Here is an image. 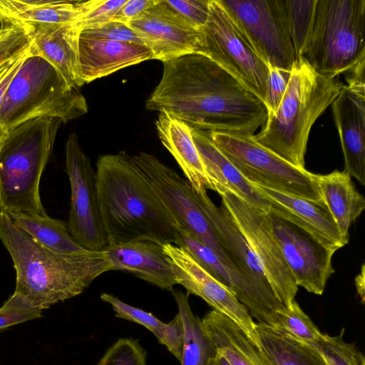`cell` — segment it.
Returning a JSON list of instances; mask_svg holds the SVG:
<instances>
[{
  "label": "cell",
  "mask_w": 365,
  "mask_h": 365,
  "mask_svg": "<svg viewBox=\"0 0 365 365\" xmlns=\"http://www.w3.org/2000/svg\"><path fill=\"white\" fill-rule=\"evenodd\" d=\"M88 110L80 90L71 86L47 61L29 51L4 97L0 120L9 130L38 118H55L66 123Z\"/></svg>",
  "instance_id": "obj_6"
},
{
  "label": "cell",
  "mask_w": 365,
  "mask_h": 365,
  "mask_svg": "<svg viewBox=\"0 0 365 365\" xmlns=\"http://www.w3.org/2000/svg\"><path fill=\"white\" fill-rule=\"evenodd\" d=\"M0 240L16 271L14 292L41 311L79 295L98 277L112 271L104 252L73 255L53 252L1 212Z\"/></svg>",
  "instance_id": "obj_3"
},
{
  "label": "cell",
  "mask_w": 365,
  "mask_h": 365,
  "mask_svg": "<svg viewBox=\"0 0 365 365\" xmlns=\"http://www.w3.org/2000/svg\"><path fill=\"white\" fill-rule=\"evenodd\" d=\"M155 125L160 141L174 157L192 188L211 190L190 126L165 111L160 112Z\"/></svg>",
  "instance_id": "obj_24"
},
{
  "label": "cell",
  "mask_w": 365,
  "mask_h": 365,
  "mask_svg": "<svg viewBox=\"0 0 365 365\" xmlns=\"http://www.w3.org/2000/svg\"><path fill=\"white\" fill-rule=\"evenodd\" d=\"M96 189L108 245L150 241L175 245L178 223L125 152L100 156Z\"/></svg>",
  "instance_id": "obj_2"
},
{
  "label": "cell",
  "mask_w": 365,
  "mask_h": 365,
  "mask_svg": "<svg viewBox=\"0 0 365 365\" xmlns=\"http://www.w3.org/2000/svg\"><path fill=\"white\" fill-rule=\"evenodd\" d=\"M322 197L341 235L349 240V230L365 208V200L344 170L316 174Z\"/></svg>",
  "instance_id": "obj_26"
},
{
  "label": "cell",
  "mask_w": 365,
  "mask_h": 365,
  "mask_svg": "<svg viewBox=\"0 0 365 365\" xmlns=\"http://www.w3.org/2000/svg\"><path fill=\"white\" fill-rule=\"evenodd\" d=\"M96 365H147V353L137 339L120 338Z\"/></svg>",
  "instance_id": "obj_35"
},
{
  "label": "cell",
  "mask_w": 365,
  "mask_h": 365,
  "mask_svg": "<svg viewBox=\"0 0 365 365\" xmlns=\"http://www.w3.org/2000/svg\"><path fill=\"white\" fill-rule=\"evenodd\" d=\"M41 310L14 292L0 307V332L9 327L41 317Z\"/></svg>",
  "instance_id": "obj_37"
},
{
  "label": "cell",
  "mask_w": 365,
  "mask_h": 365,
  "mask_svg": "<svg viewBox=\"0 0 365 365\" xmlns=\"http://www.w3.org/2000/svg\"><path fill=\"white\" fill-rule=\"evenodd\" d=\"M29 46L23 51L21 53L18 54L12 61L10 67L6 72L4 76L0 80V106L3 101L4 97L9 87L11 82L12 81L16 73L19 71L20 66L24 61L25 58L28 56L29 51Z\"/></svg>",
  "instance_id": "obj_45"
},
{
  "label": "cell",
  "mask_w": 365,
  "mask_h": 365,
  "mask_svg": "<svg viewBox=\"0 0 365 365\" xmlns=\"http://www.w3.org/2000/svg\"><path fill=\"white\" fill-rule=\"evenodd\" d=\"M131 161L178 226L190 231L219 257L231 274L232 292L237 299L241 302L252 299L255 289L235 267L189 182L152 154L140 152L131 156Z\"/></svg>",
  "instance_id": "obj_8"
},
{
  "label": "cell",
  "mask_w": 365,
  "mask_h": 365,
  "mask_svg": "<svg viewBox=\"0 0 365 365\" xmlns=\"http://www.w3.org/2000/svg\"><path fill=\"white\" fill-rule=\"evenodd\" d=\"M127 0L81 1L80 14L75 24L81 29L93 27L111 21L113 14Z\"/></svg>",
  "instance_id": "obj_36"
},
{
  "label": "cell",
  "mask_w": 365,
  "mask_h": 365,
  "mask_svg": "<svg viewBox=\"0 0 365 365\" xmlns=\"http://www.w3.org/2000/svg\"><path fill=\"white\" fill-rule=\"evenodd\" d=\"M177 230L175 245L185 250L208 273L232 292L234 284L231 274L219 257L187 230L178 226Z\"/></svg>",
  "instance_id": "obj_31"
},
{
  "label": "cell",
  "mask_w": 365,
  "mask_h": 365,
  "mask_svg": "<svg viewBox=\"0 0 365 365\" xmlns=\"http://www.w3.org/2000/svg\"><path fill=\"white\" fill-rule=\"evenodd\" d=\"M194 143L208 176L211 190L224 188L267 213L271 208L267 200L227 159L207 132L192 128Z\"/></svg>",
  "instance_id": "obj_22"
},
{
  "label": "cell",
  "mask_w": 365,
  "mask_h": 365,
  "mask_svg": "<svg viewBox=\"0 0 365 365\" xmlns=\"http://www.w3.org/2000/svg\"><path fill=\"white\" fill-rule=\"evenodd\" d=\"M78 54L81 78L84 84L126 67L154 59L152 51L143 44L80 35Z\"/></svg>",
  "instance_id": "obj_21"
},
{
  "label": "cell",
  "mask_w": 365,
  "mask_h": 365,
  "mask_svg": "<svg viewBox=\"0 0 365 365\" xmlns=\"http://www.w3.org/2000/svg\"><path fill=\"white\" fill-rule=\"evenodd\" d=\"M61 123L38 118L9 130L0 150V212L47 215L40 182Z\"/></svg>",
  "instance_id": "obj_5"
},
{
  "label": "cell",
  "mask_w": 365,
  "mask_h": 365,
  "mask_svg": "<svg viewBox=\"0 0 365 365\" xmlns=\"http://www.w3.org/2000/svg\"><path fill=\"white\" fill-rule=\"evenodd\" d=\"M178 14L197 29L202 28L209 16L210 0H165Z\"/></svg>",
  "instance_id": "obj_42"
},
{
  "label": "cell",
  "mask_w": 365,
  "mask_h": 365,
  "mask_svg": "<svg viewBox=\"0 0 365 365\" xmlns=\"http://www.w3.org/2000/svg\"><path fill=\"white\" fill-rule=\"evenodd\" d=\"M30 45V41L20 24L1 23L0 66L9 61Z\"/></svg>",
  "instance_id": "obj_39"
},
{
  "label": "cell",
  "mask_w": 365,
  "mask_h": 365,
  "mask_svg": "<svg viewBox=\"0 0 365 365\" xmlns=\"http://www.w3.org/2000/svg\"><path fill=\"white\" fill-rule=\"evenodd\" d=\"M344 329L339 334L329 336L314 346L324 356L327 365H365L363 354L355 343H347L344 339Z\"/></svg>",
  "instance_id": "obj_34"
},
{
  "label": "cell",
  "mask_w": 365,
  "mask_h": 365,
  "mask_svg": "<svg viewBox=\"0 0 365 365\" xmlns=\"http://www.w3.org/2000/svg\"><path fill=\"white\" fill-rule=\"evenodd\" d=\"M100 298L102 301L112 307L116 317L142 325L152 333L163 324L162 321L151 312H145L140 308L126 304L114 295L102 293Z\"/></svg>",
  "instance_id": "obj_38"
},
{
  "label": "cell",
  "mask_w": 365,
  "mask_h": 365,
  "mask_svg": "<svg viewBox=\"0 0 365 365\" xmlns=\"http://www.w3.org/2000/svg\"><path fill=\"white\" fill-rule=\"evenodd\" d=\"M65 148V171L71 187L68 230L86 250L103 252L108 242L99 207L96 171L75 133L69 135Z\"/></svg>",
  "instance_id": "obj_14"
},
{
  "label": "cell",
  "mask_w": 365,
  "mask_h": 365,
  "mask_svg": "<svg viewBox=\"0 0 365 365\" xmlns=\"http://www.w3.org/2000/svg\"><path fill=\"white\" fill-rule=\"evenodd\" d=\"M128 25L152 51L154 59L164 62L186 54L200 53V29L178 14L165 0H156Z\"/></svg>",
  "instance_id": "obj_15"
},
{
  "label": "cell",
  "mask_w": 365,
  "mask_h": 365,
  "mask_svg": "<svg viewBox=\"0 0 365 365\" xmlns=\"http://www.w3.org/2000/svg\"><path fill=\"white\" fill-rule=\"evenodd\" d=\"M9 130L3 125L0 120V150L9 136Z\"/></svg>",
  "instance_id": "obj_48"
},
{
  "label": "cell",
  "mask_w": 365,
  "mask_h": 365,
  "mask_svg": "<svg viewBox=\"0 0 365 365\" xmlns=\"http://www.w3.org/2000/svg\"><path fill=\"white\" fill-rule=\"evenodd\" d=\"M202 321L217 351L231 365H272L262 349L224 314L212 309Z\"/></svg>",
  "instance_id": "obj_25"
},
{
  "label": "cell",
  "mask_w": 365,
  "mask_h": 365,
  "mask_svg": "<svg viewBox=\"0 0 365 365\" xmlns=\"http://www.w3.org/2000/svg\"><path fill=\"white\" fill-rule=\"evenodd\" d=\"M270 202L271 208L289 214L302 222L327 245L338 250L349 243L340 233L322 199L312 200L277 192L255 185Z\"/></svg>",
  "instance_id": "obj_23"
},
{
  "label": "cell",
  "mask_w": 365,
  "mask_h": 365,
  "mask_svg": "<svg viewBox=\"0 0 365 365\" xmlns=\"http://www.w3.org/2000/svg\"><path fill=\"white\" fill-rule=\"evenodd\" d=\"M200 32V54L219 65L264 103L269 67L246 43L218 0H210L208 19Z\"/></svg>",
  "instance_id": "obj_11"
},
{
  "label": "cell",
  "mask_w": 365,
  "mask_h": 365,
  "mask_svg": "<svg viewBox=\"0 0 365 365\" xmlns=\"http://www.w3.org/2000/svg\"><path fill=\"white\" fill-rule=\"evenodd\" d=\"M163 63L148 110L165 111L205 132L254 135L265 123L264 103L207 56L190 53Z\"/></svg>",
  "instance_id": "obj_1"
},
{
  "label": "cell",
  "mask_w": 365,
  "mask_h": 365,
  "mask_svg": "<svg viewBox=\"0 0 365 365\" xmlns=\"http://www.w3.org/2000/svg\"><path fill=\"white\" fill-rule=\"evenodd\" d=\"M184 328V340L180 365H210L217 348L202 319L195 316L188 302V294L171 290Z\"/></svg>",
  "instance_id": "obj_29"
},
{
  "label": "cell",
  "mask_w": 365,
  "mask_h": 365,
  "mask_svg": "<svg viewBox=\"0 0 365 365\" xmlns=\"http://www.w3.org/2000/svg\"><path fill=\"white\" fill-rule=\"evenodd\" d=\"M274 327L314 346L325 336L295 299L288 306L284 305L276 311Z\"/></svg>",
  "instance_id": "obj_32"
},
{
  "label": "cell",
  "mask_w": 365,
  "mask_h": 365,
  "mask_svg": "<svg viewBox=\"0 0 365 365\" xmlns=\"http://www.w3.org/2000/svg\"><path fill=\"white\" fill-rule=\"evenodd\" d=\"M81 1L0 0V22L4 24L75 23Z\"/></svg>",
  "instance_id": "obj_27"
},
{
  "label": "cell",
  "mask_w": 365,
  "mask_h": 365,
  "mask_svg": "<svg viewBox=\"0 0 365 365\" xmlns=\"http://www.w3.org/2000/svg\"><path fill=\"white\" fill-rule=\"evenodd\" d=\"M316 0H284L286 17L297 58L302 57L312 25Z\"/></svg>",
  "instance_id": "obj_33"
},
{
  "label": "cell",
  "mask_w": 365,
  "mask_h": 365,
  "mask_svg": "<svg viewBox=\"0 0 365 365\" xmlns=\"http://www.w3.org/2000/svg\"><path fill=\"white\" fill-rule=\"evenodd\" d=\"M260 347L272 365H327L314 346L274 327L257 322Z\"/></svg>",
  "instance_id": "obj_28"
},
{
  "label": "cell",
  "mask_w": 365,
  "mask_h": 365,
  "mask_svg": "<svg viewBox=\"0 0 365 365\" xmlns=\"http://www.w3.org/2000/svg\"><path fill=\"white\" fill-rule=\"evenodd\" d=\"M364 31L365 0H316L302 57L335 78L365 61Z\"/></svg>",
  "instance_id": "obj_7"
},
{
  "label": "cell",
  "mask_w": 365,
  "mask_h": 365,
  "mask_svg": "<svg viewBox=\"0 0 365 365\" xmlns=\"http://www.w3.org/2000/svg\"><path fill=\"white\" fill-rule=\"evenodd\" d=\"M9 217L18 227L49 250L66 255L89 251L75 240L64 221L48 215L25 212L14 213Z\"/></svg>",
  "instance_id": "obj_30"
},
{
  "label": "cell",
  "mask_w": 365,
  "mask_h": 365,
  "mask_svg": "<svg viewBox=\"0 0 365 365\" xmlns=\"http://www.w3.org/2000/svg\"><path fill=\"white\" fill-rule=\"evenodd\" d=\"M343 83L317 73L304 58L294 62L285 93L274 113L268 114L254 139L291 165L305 168L310 130L331 105Z\"/></svg>",
  "instance_id": "obj_4"
},
{
  "label": "cell",
  "mask_w": 365,
  "mask_h": 365,
  "mask_svg": "<svg viewBox=\"0 0 365 365\" xmlns=\"http://www.w3.org/2000/svg\"><path fill=\"white\" fill-rule=\"evenodd\" d=\"M240 34L268 66L291 71L297 56L284 0H218Z\"/></svg>",
  "instance_id": "obj_10"
},
{
  "label": "cell",
  "mask_w": 365,
  "mask_h": 365,
  "mask_svg": "<svg viewBox=\"0 0 365 365\" xmlns=\"http://www.w3.org/2000/svg\"><path fill=\"white\" fill-rule=\"evenodd\" d=\"M30 41L31 54L51 63L72 87L80 88L81 80L78 54L80 29L75 23H22Z\"/></svg>",
  "instance_id": "obj_19"
},
{
  "label": "cell",
  "mask_w": 365,
  "mask_h": 365,
  "mask_svg": "<svg viewBox=\"0 0 365 365\" xmlns=\"http://www.w3.org/2000/svg\"><path fill=\"white\" fill-rule=\"evenodd\" d=\"M207 133L251 183L296 197L312 200L322 199L316 174L291 165L258 143L254 135Z\"/></svg>",
  "instance_id": "obj_9"
},
{
  "label": "cell",
  "mask_w": 365,
  "mask_h": 365,
  "mask_svg": "<svg viewBox=\"0 0 365 365\" xmlns=\"http://www.w3.org/2000/svg\"><path fill=\"white\" fill-rule=\"evenodd\" d=\"M365 276H364V264H362L360 273L355 279V284L357 293L361 298V303H364V291H365Z\"/></svg>",
  "instance_id": "obj_46"
},
{
  "label": "cell",
  "mask_w": 365,
  "mask_h": 365,
  "mask_svg": "<svg viewBox=\"0 0 365 365\" xmlns=\"http://www.w3.org/2000/svg\"><path fill=\"white\" fill-rule=\"evenodd\" d=\"M215 192L220 195L221 205L257 258L276 297L288 306L295 299L298 286L273 235L265 212L226 189L218 188Z\"/></svg>",
  "instance_id": "obj_13"
},
{
  "label": "cell",
  "mask_w": 365,
  "mask_h": 365,
  "mask_svg": "<svg viewBox=\"0 0 365 365\" xmlns=\"http://www.w3.org/2000/svg\"><path fill=\"white\" fill-rule=\"evenodd\" d=\"M269 67L264 105L268 114L275 112L287 90L291 71ZM267 114V115H268Z\"/></svg>",
  "instance_id": "obj_43"
},
{
  "label": "cell",
  "mask_w": 365,
  "mask_h": 365,
  "mask_svg": "<svg viewBox=\"0 0 365 365\" xmlns=\"http://www.w3.org/2000/svg\"><path fill=\"white\" fill-rule=\"evenodd\" d=\"M153 334L180 361L184 340V328L180 314L178 313L168 323L163 322Z\"/></svg>",
  "instance_id": "obj_41"
},
{
  "label": "cell",
  "mask_w": 365,
  "mask_h": 365,
  "mask_svg": "<svg viewBox=\"0 0 365 365\" xmlns=\"http://www.w3.org/2000/svg\"><path fill=\"white\" fill-rule=\"evenodd\" d=\"M210 365H231L227 359L217 351V354L212 361Z\"/></svg>",
  "instance_id": "obj_47"
},
{
  "label": "cell",
  "mask_w": 365,
  "mask_h": 365,
  "mask_svg": "<svg viewBox=\"0 0 365 365\" xmlns=\"http://www.w3.org/2000/svg\"><path fill=\"white\" fill-rule=\"evenodd\" d=\"M79 35L90 38L143 44L137 33L128 24L118 21H110L98 26L81 29Z\"/></svg>",
  "instance_id": "obj_40"
},
{
  "label": "cell",
  "mask_w": 365,
  "mask_h": 365,
  "mask_svg": "<svg viewBox=\"0 0 365 365\" xmlns=\"http://www.w3.org/2000/svg\"><path fill=\"white\" fill-rule=\"evenodd\" d=\"M206 188L194 190L197 200L214 228L236 269L265 300L277 309L282 304L274 294L262 267L226 209L217 207Z\"/></svg>",
  "instance_id": "obj_17"
},
{
  "label": "cell",
  "mask_w": 365,
  "mask_h": 365,
  "mask_svg": "<svg viewBox=\"0 0 365 365\" xmlns=\"http://www.w3.org/2000/svg\"><path fill=\"white\" fill-rule=\"evenodd\" d=\"M112 271L130 272L162 289L176 284L173 264L160 244L144 240L109 244L103 251Z\"/></svg>",
  "instance_id": "obj_20"
},
{
  "label": "cell",
  "mask_w": 365,
  "mask_h": 365,
  "mask_svg": "<svg viewBox=\"0 0 365 365\" xmlns=\"http://www.w3.org/2000/svg\"><path fill=\"white\" fill-rule=\"evenodd\" d=\"M265 215L296 284L321 295L336 250L289 214L270 208Z\"/></svg>",
  "instance_id": "obj_12"
},
{
  "label": "cell",
  "mask_w": 365,
  "mask_h": 365,
  "mask_svg": "<svg viewBox=\"0 0 365 365\" xmlns=\"http://www.w3.org/2000/svg\"><path fill=\"white\" fill-rule=\"evenodd\" d=\"M162 246L173 264L178 284L184 287L188 295L200 297L213 309L230 318L260 347L257 322L231 290L208 273L183 248L170 243Z\"/></svg>",
  "instance_id": "obj_16"
},
{
  "label": "cell",
  "mask_w": 365,
  "mask_h": 365,
  "mask_svg": "<svg viewBox=\"0 0 365 365\" xmlns=\"http://www.w3.org/2000/svg\"><path fill=\"white\" fill-rule=\"evenodd\" d=\"M344 171L365 185V88L343 85L331 103Z\"/></svg>",
  "instance_id": "obj_18"
},
{
  "label": "cell",
  "mask_w": 365,
  "mask_h": 365,
  "mask_svg": "<svg viewBox=\"0 0 365 365\" xmlns=\"http://www.w3.org/2000/svg\"><path fill=\"white\" fill-rule=\"evenodd\" d=\"M156 0H127L113 14L111 21L128 24L153 5Z\"/></svg>",
  "instance_id": "obj_44"
}]
</instances>
